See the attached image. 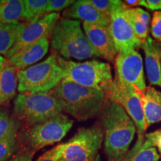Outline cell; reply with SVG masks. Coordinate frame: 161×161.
<instances>
[{"mask_svg":"<svg viewBox=\"0 0 161 161\" xmlns=\"http://www.w3.org/2000/svg\"><path fill=\"white\" fill-rule=\"evenodd\" d=\"M143 93L134 86L114 79L107 94L108 99L116 103L125 110L133 120L138 136H145L147 128L145 120L142 98Z\"/></svg>","mask_w":161,"mask_h":161,"instance_id":"cell-9","label":"cell"},{"mask_svg":"<svg viewBox=\"0 0 161 161\" xmlns=\"http://www.w3.org/2000/svg\"><path fill=\"white\" fill-rule=\"evenodd\" d=\"M140 5L151 11H161V0H140Z\"/></svg>","mask_w":161,"mask_h":161,"instance_id":"cell-30","label":"cell"},{"mask_svg":"<svg viewBox=\"0 0 161 161\" xmlns=\"http://www.w3.org/2000/svg\"><path fill=\"white\" fill-rule=\"evenodd\" d=\"M115 78L122 84H128L144 93L147 86L145 80L142 56L136 50L119 52L114 60Z\"/></svg>","mask_w":161,"mask_h":161,"instance_id":"cell-11","label":"cell"},{"mask_svg":"<svg viewBox=\"0 0 161 161\" xmlns=\"http://www.w3.org/2000/svg\"><path fill=\"white\" fill-rule=\"evenodd\" d=\"M65 19L81 20L83 23L108 27L110 18L101 14L89 0H78L63 12Z\"/></svg>","mask_w":161,"mask_h":161,"instance_id":"cell-14","label":"cell"},{"mask_svg":"<svg viewBox=\"0 0 161 161\" xmlns=\"http://www.w3.org/2000/svg\"><path fill=\"white\" fill-rule=\"evenodd\" d=\"M104 139L102 125L80 128L69 141L58 145V161H94Z\"/></svg>","mask_w":161,"mask_h":161,"instance_id":"cell-7","label":"cell"},{"mask_svg":"<svg viewBox=\"0 0 161 161\" xmlns=\"http://www.w3.org/2000/svg\"><path fill=\"white\" fill-rule=\"evenodd\" d=\"M147 77L151 85L161 86V46L148 37L142 43Z\"/></svg>","mask_w":161,"mask_h":161,"instance_id":"cell-16","label":"cell"},{"mask_svg":"<svg viewBox=\"0 0 161 161\" xmlns=\"http://www.w3.org/2000/svg\"><path fill=\"white\" fill-rule=\"evenodd\" d=\"M25 23H0V54L6 56L19 38Z\"/></svg>","mask_w":161,"mask_h":161,"instance_id":"cell-21","label":"cell"},{"mask_svg":"<svg viewBox=\"0 0 161 161\" xmlns=\"http://www.w3.org/2000/svg\"><path fill=\"white\" fill-rule=\"evenodd\" d=\"M159 159L158 150L143 136H138L135 145L122 161H158Z\"/></svg>","mask_w":161,"mask_h":161,"instance_id":"cell-20","label":"cell"},{"mask_svg":"<svg viewBox=\"0 0 161 161\" xmlns=\"http://www.w3.org/2000/svg\"><path fill=\"white\" fill-rule=\"evenodd\" d=\"M19 140L17 134L0 140V161H7L14 155L17 151Z\"/></svg>","mask_w":161,"mask_h":161,"instance_id":"cell-25","label":"cell"},{"mask_svg":"<svg viewBox=\"0 0 161 161\" xmlns=\"http://www.w3.org/2000/svg\"><path fill=\"white\" fill-rule=\"evenodd\" d=\"M49 92L57 98L62 111L78 121L88 120L100 115L108 101L104 92L66 80Z\"/></svg>","mask_w":161,"mask_h":161,"instance_id":"cell-2","label":"cell"},{"mask_svg":"<svg viewBox=\"0 0 161 161\" xmlns=\"http://www.w3.org/2000/svg\"><path fill=\"white\" fill-rule=\"evenodd\" d=\"M61 113L59 102L50 92L19 93L14 102L15 119L29 128Z\"/></svg>","mask_w":161,"mask_h":161,"instance_id":"cell-6","label":"cell"},{"mask_svg":"<svg viewBox=\"0 0 161 161\" xmlns=\"http://www.w3.org/2000/svg\"><path fill=\"white\" fill-rule=\"evenodd\" d=\"M73 0H49L47 7L46 9V14L58 13V12L65 10L74 3Z\"/></svg>","mask_w":161,"mask_h":161,"instance_id":"cell-27","label":"cell"},{"mask_svg":"<svg viewBox=\"0 0 161 161\" xmlns=\"http://www.w3.org/2000/svg\"><path fill=\"white\" fill-rule=\"evenodd\" d=\"M49 0H23L24 20H31L34 18L46 14V9Z\"/></svg>","mask_w":161,"mask_h":161,"instance_id":"cell-24","label":"cell"},{"mask_svg":"<svg viewBox=\"0 0 161 161\" xmlns=\"http://www.w3.org/2000/svg\"><path fill=\"white\" fill-rule=\"evenodd\" d=\"M147 128L161 121V92L153 86H147L142 98Z\"/></svg>","mask_w":161,"mask_h":161,"instance_id":"cell-17","label":"cell"},{"mask_svg":"<svg viewBox=\"0 0 161 161\" xmlns=\"http://www.w3.org/2000/svg\"><path fill=\"white\" fill-rule=\"evenodd\" d=\"M89 2L101 14L109 18L112 10L119 3V0H89Z\"/></svg>","mask_w":161,"mask_h":161,"instance_id":"cell-26","label":"cell"},{"mask_svg":"<svg viewBox=\"0 0 161 161\" xmlns=\"http://www.w3.org/2000/svg\"><path fill=\"white\" fill-rule=\"evenodd\" d=\"M19 122L15 117H11L8 112L0 108V140L17 134Z\"/></svg>","mask_w":161,"mask_h":161,"instance_id":"cell-23","label":"cell"},{"mask_svg":"<svg viewBox=\"0 0 161 161\" xmlns=\"http://www.w3.org/2000/svg\"><path fill=\"white\" fill-rule=\"evenodd\" d=\"M19 71L17 68L8 64L0 69V105L16 96Z\"/></svg>","mask_w":161,"mask_h":161,"instance_id":"cell-18","label":"cell"},{"mask_svg":"<svg viewBox=\"0 0 161 161\" xmlns=\"http://www.w3.org/2000/svg\"><path fill=\"white\" fill-rule=\"evenodd\" d=\"M65 78V72L60 66L56 53H52L43 61L18 72L19 93L51 91Z\"/></svg>","mask_w":161,"mask_h":161,"instance_id":"cell-5","label":"cell"},{"mask_svg":"<svg viewBox=\"0 0 161 161\" xmlns=\"http://www.w3.org/2000/svg\"><path fill=\"white\" fill-rule=\"evenodd\" d=\"M37 161H58L57 147H54L44 153L37 159Z\"/></svg>","mask_w":161,"mask_h":161,"instance_id":"cell-32","label":"cell"},{"mask_svg":"<svg viewBox=\"0 0 161 161\" xmlns=\"http://www.w3.org/2000/svg\"><path fill=\"white\" fill-rule=\"evenodd\" d=\"M49 46V39L43 38L37 43L31 44L19 50L11 58H8L6 64L22 70L35 65L47 54Z\"/></svg>","mask_w":161,"mask_h":161,"instance_id":"cell-15","label":"cell"},{"mask_svg":"<svg viewBox=\"0 0 161 161\" xmlns=\"http://www.w3.org/2000/svg\"><path fill=\"white\" fill-rule=\"evenodd\" d=\"M83 29L88 41L98 57L109 62H114L118 52L108 28L83 23Z\"/></svg>","mask_w":161,"mask_h":161,"instance_id":"cell-13","label":"cell"},{"mask_svg":"<svg viewBox=\"0 0 161 161\" xmlns=\"http://www.w3.org/2000/svg\"><path fill=\"white\" fill-rule=\"evenodd\" d=\"M35 153L30 151L23 150L13 156L7 161H32Z\"/></svg>","mask_w":161,"mask_h":161,"instance_id":"cell-31","label":"cell"},{"mask_svg":"<svg viewBox=\"0 0 161 161\" xmlns=\"http://www.w3.org/2000/svg\"><path fill=\"white\" fill-rule=\"evenodd\" d=\"M52 49L65 59L86 60L98 57L82 29L80 22L62 18L58 20L51 36Z\"/></svg>","mask_w":161,"mask_h":161,"instance_id":"cell-3","label":"cell"},{"mask_svg":"<svg viewBox=\"0 0 161 161\" xmlns=\"http://www.w3.org/2000/svg\"><path fill=\"white\" fill-rule=\"evenodd\" d=\"M58 60L65 72L64 80L108 94L114 81L109 64L97 60L76 62L59 55Z\"/></svg>","mask_w":161,"mask_h":161,"instance_id":"cell-4","label":"cell"},{"mask_svg":"<svg viewBox=\"0 0 161 161\" xmlns=\"http://www.w3.org/2000/svg\"><path fill=\"white\" fill-rule=\"evenodd\" d=\"M7 58H5V57L0 55V69L5 65L6 63H7Z\"/></svg>","mask_w":161,"mask_h":161,"instance_id":"cell-34","label":"cell"},{"mask_svg":"<svg viewBox=\"0 0 161 161\" xmlns=\"http://www.w3.org/2000/svg\"><path fill=\"white\" fill-rule=\"evenodd\" d=\"M126 16L133 31L142 43L148 37L150 14L140 8H127Z\"/></svg>","mask_w":161,"mask_h":161,"instance_id":"cell-19","label":"cell"},{"mask_svg":"<svg viewBox=\"0 0 161 161\" xmlns=\"http://www.w3.org/2000/svg\"><path fill=\"white\" fill-rule=\"evenodd\" d=\"M145 137L153 147L158 148V152L161 154V129L147 134L145 135Z\"/></svg>","mask_w":161,"mask_h":161,"instance_id":"cell-29","label":"cell"},{"mask_svg":"<svg viewBox=\"0 0 161 161\" xmlns=\"http://www.w3.org/2000/svg\"><path fill=\"white\" fill-rule=\"evenodd\" d=\"M128 6L122 1L112 10L108 29L116 51L128 52L142 48V42L139 40L133 31L126 16Z\"/></svg>","mask_w":161,"mask_h":161,"instance_id":"cell-10","label":"cell"},{"mask_svg":"<svg viewBox=\"0 0 161 161\" xmlns=\"http://www.w3.org/2000/svg\"><path fill=\"white\" fill-rule=\"evenodd\" d=\"M151 31L152 37L161 44V11H155L153 14Z\"/></svg>","mask_w":161,"mask_h":161,"instance_id":"cell-28","label":"cell"},{"mask_svg":"<svg viewBox=\"0 0 161 161\" xmlns=\"http://www.w3.org/2000/svg\"><path fill=\"white\" fill-rule=\"evenodd\" d=\"M24 20L23 0H0V23H15Z\"/></svg>","mask_w":161,"mask_h":161,"instance_id":"cell-22","label":"cell"},{"mask_svg":"<svg viewBox=\"0 0 161 161\" xmlns=\"http://www.w3.org/2000/svg\"><path fill=\"white\" fill-rule=\"evenodd\" d=\"M100 116L108 161H122L135 136V125L122 107L109 100Z\"/></svg>","mask_w":161,"mask_h":161,"instance_id":"cell-1","label":"cell"},{"mask_svg":"<svg viewBox=\"0 0 161 161\" xmlns=\"http://www.w3.org/2000/svg\"><path fill=\"white\" fill-rule=\"evenodd\" d=\"M94 161H100V156H99V154H98V156L96 157V160H94Z\"/></svg>","mask_w":161,"mask_h":161,"instance_id":"cell-35","label":"cell"},{"mask_svg":"<svg viewBox=\"0 0 161 161\" xmlns=\"http://www.w3.org/2000/svg\"><path fill=\"white\" fill-rule=\"evenodd\" d=\"M59 13H51L35 17L25 22L15 45L10 50L7 58H11L19 50L37 43L43 38H51L55 26L60 19Z\"/></svg>","mask_w":161,"mask_h":161,"instance_id":"cell-12","label":"cell"},{"mask_svg":"<svg viewBox=\"0 0 161 161\" xmlns=\"http://www.w3.org/2000/svg\"><path fill=\"white\" fill-rule=\"evenodd\" d=\"M73 125L67 116L58 114L49 119L29 127L21 135L25 149L35 153L46 146H52L63 140Z\"/></svg>","mask_w":161,"mask_h":161,"instance_id":"cell-8","label":"cell"},{"mask_svg":"<svg viewBox=\"0 0 161 161\" xmlns=\"http://www.w3.org/2000/svg\"><path fill=\"white\" fill-rule=\"evenodd\" d=\"M123 3L125 5L128 6V8H132V7H136V6L140 5V0H126L124 1Z\"/></svg>","mask_w":161,"mask_h":161,"instance_id":"cell-33","label":"cell"}]
</instances>
